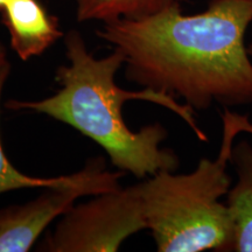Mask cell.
Listing matches in <instances>:
<instances>
[{
	"label": "cell",
	"mask_w": 252,
	"mask_h": 252,
	"mask_svg": "<svg viewBox=\"0 0 252 252\" xmlns=\"http://www.w3.org/2000/svg\"><path fill=\"white\" fill-rule=\"evenodd\" d=\"M251 26L252 0H210L201 13L184 14L175 4L103 24L97 35L124 55L128 81L206 110L252 103Z\"/></svg>",
	"instance_id": "cell-1"
},
{
	"label": "cell",
	"mask_w": 252,
	"mask_h": 252,
	"mask_svg": "<svg viewBox=\"0 0 252 252\" xmlns=\"http://www.w3.org/2000/svg\"><path fill=\"white\" fill-rule=\"evenodd\" d=\"M65 49L69 64L56 70L58 93L40 100H9V109L32 110L70 125L98 144L119 171L137 178L175 172L180 161L172 150L160 147L167 138L161 124L144 126L138 132L128 128L122 113L125 102L146 100L161 105L184 119L198 139L207 140L187 104L153 89L127 91L116 84V74L125 62L119 50L96 59L77 31L68 33Z\"/></svg>",
	"instance_id": "cell-2"
},
{
	"label": "cell",
	"mask_w": 252,
	"mask_h": 252,
	"mask_svg": "<svg viewBox=\"0 0 252 252\" xmlns=\"http://www.w3.org/2000/svg\"><path fill=\"white\" fill-rule=\"evenodd\" d=\"M223 138L215 159L203 158L187 174L161 171L140 182L147 229L159 252L231 251L234 229L226 203L232 147L241 132H251L247 116L225 110Z\"/></svg>",
	"instance_id": "cell-3"
},
{
	"label": "cell",
	"mask_w": 252,
	"mask_h": 252,
	"mask_svg": "<svg viewBox=\"0 0 252 252\" xmlns=\"http://www.w3.org/2000/svg\"><path fill=\"white\" fill-rule=\"evenodd\" d=\"M147 229L139 185L94 195L63 214L37 251L115 252L135 232Z\"/></svg>",
	"instance_id": "cell-4"
},
{
	"label": "cell",
	"mask_w": 252,
	"mask_h": 252,
	"mask_svg": "<svg viewBox=\"0 0 252 252\" xmlns=\"http://www.w3.org/2000/svg\"><path fill=\"white\" fill-rule=\"evenodd\" d=\"M125 173L109 172L103 158L90 160L69 184L46 188L34 200L0 210V252H27L48 228L74 206L77 198L121 188Z\"/></svg>",
	"instance_id": "cell-5"
},
{
	"label": "cell",
	"mask_w": 252,
	"mask_h": 252,
	"mask_svg": "<svg viewBox=\"0 0 252 252\" xmlns=\"http://www.w3.org/2000/svg\"><path fill=\"white\" fill-rule=\"evenodd\" d=\"M2 23L12 49L23 61L43 54L63 35L58 18L39 0H8L2 8Z\"/></svg>",
	"instance_id": "cell-6"
},
{
	"label": "cell",
	"mask_w": 252,
	"mask_h": 252,
	"mask_svg": "<svg viewBox=\"0 0 252 252\" xmlns=\"http://www.w3.org/2000/svg\"><path fill=\"white\" fill-rule=\"evenodd\" d=\"M230 162L237 173V181L226 194L234 229L231 251L252 252V146L248 140L234 144Z\"/></svg>",
	"instance_id": "cell-7"
},
{
	"label": "cell",
	"mask_w": 252,
	"mask_h": 252,
	"mask_svg": "<svg viewBox=\"0 0 252 252\" xmlns=\"http://www.w3.org/2000/svg\"><path fill=\"white\" fill-rule=\"evenodd\" d=\"M181 0H76L78 21L139 20L159 13Z\"/></svg>",
	"instance_id": "cell-8"
},
{
	"label": "cell",
	"mask_w": 252,
	"mask_h": 252,
	"mask_svg": "<svg viewBox=\"0 0 252 252\" xmlns=\"http://www.w3.org/2000/svg\"><path fill=\"white\" fill-rule=\"evenodd\" d=\"M9 74V63L5 64L0 69V102H1V94L4 90V86L7 81ZM75 173L70 175L55 176V178H37V176H30L25 173L18 171L6 157L2 150L1 141H0V194L7 193V191L18 190L24 188H48L56 187L69 184L74 180Z\"/></svg>",
	"instance_id": "cell-9"
},
{
	"label": "cell",
	"mask_w": 252,
	"mask_h": 252,
	"mask_svg": "<svg viewBox=\"0 0 252 252\" xmlns=\"http://www.w3.org/2000/svg\"><path fill=\"white\" fill-rule=\"evenodd\" d=\"M7 55H6V50L4 48V46L0 43V69L4 67L5 64H7Z\"/></svg>",
	"instance_id": "cell-10"
},
{
	"label": "cell",
	"mask_w": 252,
	"mask_h": 252,
	"mask_svg": "<svg viewBox=\"0 0 252 252\" xmlns=\"http://www.w3.org/2000/svg\"><path fill=\"white\" fill-rule=\"evenodd\" d=\"M248 50H249V54L252 58V26H251V39H250V42L248 43Z\"/></svg>",
	"instance_id": "cell-11"
},
{
	"label": "cell",
	"mask_w": 252,
	"mask_h": 252,
	"mask_svg": "<svg viewBox=\"0 0 252 252\" xmlns=\"http://www.w3.org/2000/svg\"><path fill=\"white\" fill-rule=\"evenodd\" d=\"M8 0H0V9H2L5 7V5L7 4Z\"/></svg>",
	"instance_id": "cell-12"
}]
</instances>
